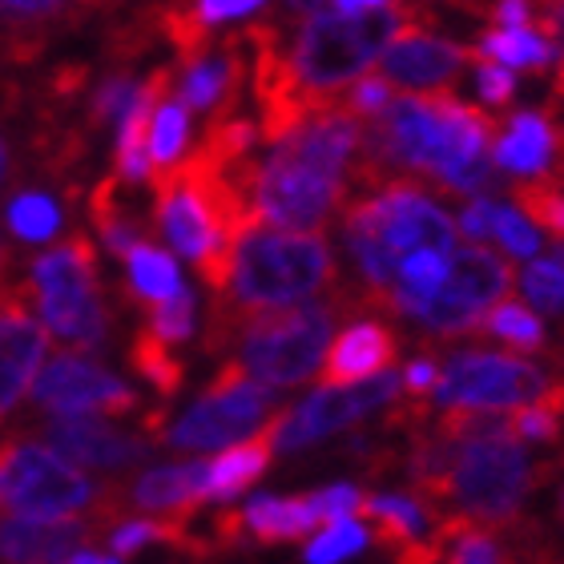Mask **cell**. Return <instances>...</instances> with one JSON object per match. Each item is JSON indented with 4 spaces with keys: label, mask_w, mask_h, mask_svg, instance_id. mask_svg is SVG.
<instances>
[{
    "label": "cell",
    "mask_w": 564,
    "mask_h": 564,
    "mask_svg": "<svg viewBox=\"0 0 564 564\" xmlns=\"http://www.w3.org/2000/svg\"><path fill=\"white\" fill-rule=\"evenodd\" d=\"M347 306H355L351 294L335 291L327 303H299L250 315L238 330V347H242L238 367L271 391L299 388L303 379L315 376L318 359L327 351V335Z\"/></svg>",
    "instance_id": "cell-6"
},
{
    "label": "cell",
    "mask_w": 564,
    "mask_h": 564,
    "mask_svg": "<svg viewBox=\"0 0 564 564\" xmlns=\"http://www.w3.org/2000/svg\"><path fill=\"white\" fill-rule=\"evenodd\" d=\"M427 21H432V12L395 33V41L383 48V57L371 69L379 82H388L391 89H412V94L415 89H444L456 82V73L468 65L471 53L444 36H432Z\"/></svg>",
    "instance_id": "cell-13"
},
{
    "label": "cell",
    "mask_w": 564,
    "mask_h": 564,
    "mask_svg": "<svg viewBox=\"0 0 564 564\" xmlns=\"http://www.w3.org/2000/svg\"><path fill=\"white\" fill-rule=\"evenodd\" d=\"M492 210H496V202H488V198L468 202V210L459 214V230H464V238H488L492 235Z\"/></svg>",
    "instance_id": "cell-42"
},
{
    "label": "cell",
    "mask_w": 564,
    "mask_h": 564,
    "mask_svg": "<svg viewBox=\"0 0 564 564\" xmlns=\"http://www.w3.org/2000/svg\"><path fill=\"white\" fill-rule=\"evenodd\" d=\"M315 500V512L323 524H347V520L359 512V500L364 496L355 492L351 484H335V488H323L318 496H311Z\"/></svg>",
    "instance_id": "cell-39"
},
{
    "label": "cell",
    "mask_w": 564,
    "mask_h": 564,
    "mask_svg": "<svg viewBox=\"0 0 564 564\" xmlns=\"http://www.w3.org/2000/svg\"><path fill=\"white\" fill-rule=\"evenodd\" d=\"M153 335V339L162 343H186L189 335H194V299H189V291H182L177 299H170V303H158L150 306V327H145Z\"/></svg>",
    "instance_id": "cell-34"
},
{
    "label": "cell",
    "mask_w": 564,
    "mask_h": 564,
    "mask_svg": "<svg viewBox=\"0 0 564 564\" xmlns=\"http://www.w3.org/2000/svg\"><path fill=\"white\" fill-rule=\"evenodd\" d=\"M89 218H94L97 235L106 238L109 254H126L130 259L133 250L141 247V223L130 214V206L118 198V177H109L89 194Z\"/></svg>",
    "instance_id": "cell-25"
},
{
    "label": "cell",
    "mask_w": 564,
    "mask_h": 564,
    "mask_svg": "<svg viewBox=\"0 0 564 564\" xmlns=\"http://www.w3.org/2000/svg\"><path fill=\"white\" fill-rule=\"evenodd\" d=\"M488 17H492L500 29H532L529 4H496V9H488Z\"/></svg>",
    "instance_id": "cell-43"
},
{
    "label": "cell",
    "mask_w": 564,
    "mask_h": 564,
    "mask_svg": "<svg viewBox=\"0 0 564 564\" xmlns=\"http://www.w3.org/2000/svg\"><path fill=\"white\" fill-rule=\"evenodd\" d=\"M182 145H186V109L177 101H165L153 118V138H150V165L153 174H170L177 170V158H182Z\"/></svg>",
    "instance_id": "cell-31"
},
{
    "label": "cell",
    "mask_w": 564,
    "mask_h": 564,
    "mask_svg": "<svg viewBox=\"0 0 564 564\" xmlns=\"http://www.w3.org/2000/svg\"><path fill=\"white\" fill-rule=\"evenodd\" d=\"M355 517H364L371 524L376 541L391 549V556L408 544L423 541V524H427L415 496H364Z\"/></svg>",
    "instance_id": "cell-23"
},
{
    "label": "cell",
    "mask_w": 564,
    "mask_h": 564,
    "mask_svg": "<svg viewBox=\"0 0 564 564\" xmlns=\"http://www.w3.org/2000/svg\"><path fill=\"white\" fill-rule=\"evenodd\" d=\"M496 165L508 174H520L524 182L553 174L556 158H561V130L553 121L536 113V109H520L508 121V130L496 138Z\"/></svg>",
    "instance_id": "cell-20"
},
{
    "label": "cell",
    "mask_w": 564,
    "mask_h": 564,
    "mask_svg": "<svg viewBox=\"0 0 564 564\" xmlns=\"http://www.w3.org/2000/svg\"><path fill=\"white\" fill-rule=\"evenodd\" d=\"M364 544H367V529H359L351 520L347 524H330L323 536H315V541L306 544V564H339L359 553Z\"/></svg>",
    "instance_id": "cell-35"
},
{
    "label": "cell",
    "mask_w": 564,
    "mask_h": 564,
    "mask_svg": "<svg viewBox=\"0 0 564 564\" xmlns=\"http://www.w3.org/2000/svg\"><path fill=\"white\" fill-rule=\"evenodd\" d=\"M520 286L529 294V303H536L549 315H561L564 311V271L553 259H536L524 267L520 274Z\"/></svg>",
    "instance_id": "cell-33"
},
{
    "label": "cell",
    "mask_w": 564,
    "mask_h": 564,
    "mask_svg": "<svg viewBox=\"0 0 564 564\" xmlns=\"http://www.w3.org/2000/svg\"><path fill=\"white\" fill-rule=\"evenodd\" d=\"M553 379L541 367L517 355L492 351H459L444 364L435 400L447 412H508V408H529L549 391Z\"/></svg>",
    "instance_id": "cell-9"
},
{
    "label": "cell",
    "mask_w": 564,
    "mask_h": 564,
    "mask_svg": "<svg viewBox=\"0 0 564 564\" xmlns=\"http://www.w3.org/2000/svg\"><path fill=\"white\" fill-rule=\"evenodd\" d=\"M484 335H492V339H505L508 347H517V351H541L544 347V327L541 318L532 315L529 306L517 303V299H505V303H496L480 323Z\"/></svg>",
    "instance_id": "cell-30"
},
{
    "label": "cell",
    "mask_w": 564,
    "mask_h": 564,
    "mask_svg": "<svg viewBox=\"0 0 564 564\" xmlns=\"http://www.w3.org/2000/svg\"><path fill=\"white\" fill-rule=\"evenodd\" d=\"M170 82H174V69H158V73H153L150 82L138 89L130 113H126V121H121L118 177H126V182H141V177H150L153 118H158V109H162L165 97H170Z\"/></svg>",
    "instance_id": "cell-22"
},
{
    "label": "cell",
    "mask_w": 564,
    "mask_h": 564,
    "mask_svg": "<svg viewBox=\"0 0 564 564\" xmlns=\"http://www.w3.org/2000/svg\"><path fill=\"white\" fill-rule=\"evenodd\" d=\"M549 259H553L556 267H561V271H564V242H556V247H553V254H549Z\"/></svg>",
    "instance_id": "cell-46"
},
{
    "label": "cell",
    "mask_w": 564,
    "mask_h": 564,
    "mask_svg": "<svg viewBox=\"0 0 564 564\" xmlns=\"http://www.w3.org/2000/svg\"><path fill=\"white\" fill-rule=\"evenodd\" d=\"M471 65H476V85H480L484 106H492V109L508 106V101H512V89H517L512 73L492 65V61H480V57H471Z\"/></svg>",
    "instance_id": "cell-40"
},
{
    "label": "cell",
    "mask_w": 564,
    "mask_h": 564,
    "mask_svg": "<svg viewBox=\"0 0 564 564\" xmlns=\"http://www.w3.org/2000/svg\"><path fill=\"white\" fill-rule=\"evenodd\" d=\"M492 235L500 238L508 247V254H520V259H529L541 250V235L524 223V214L517 206H496L492 210Z\"/></svg>",
    "instance_id": "cell-36"
},
{
    "label": "cell",
    "mask_w": 564,
    "mask_h": 564,
    "mask_svg": "<svg viewBox=\"0 0 564 564\" xmlns=\"http://www.w3.org/2000/svg\"><path fill=\"white\" fill-rule=\"evenodd\" d=\"M130 364L138 367V376H145L153 383V391L162 395V403H170L186 383V364L170 351V343L153 339L150 330H138V339L130 347Z\"/></svg>",
    "instance_id": "cell-29"
},
{
    "label": "cell",
    "mask_w": 564,
    "mask_h": 564,
    "mask_svg": "<svg viewBox=\"0 0 564 564\" xmlns=\"http://www.w3.org/2000/svg\"><path fill=\"white\" fill-rule=\"evenodd\" d=\"M403 388V379L395 371H383V376L367 379V383H355V388H339V391H315L306 395L299 408H286L282 415V432H279V447L286 452H299V447L315 444L323 435L343 432L359 423L364 415L379 412L383 403L395 400V391Z\"/></svg>",
    "instance_id": "cell-12"
},
{
    "label": "cell",
    "mask_w": 564,
    "mask_h": 564,
    "mask_svg": "<svg viewBox=\"0 0 564 564\" xmlns=\"http://www.w3.org/2000/svg\"><path fill=\"white\" fill-rule=\"evenodd\" d=\"M17 291L24 306L41 315V327L53 330L57 339L82 351L106 347L109 306L97 279V250L82 230L65 238L57 250L29 262V279Z\"/></svg>",
    "instance_id": "cell-5"
},
{
    "label": "cell",
    "mask_w": 564,
    "mask_h": 564,
    "mask_svg": "<svg viewBox=\"0 0 564 564\" xmlns=\"http://www.w3.org/2000/svg\"><path fill=\"white\" fill-rule=\"evenodd\" d=\"M364 121L330 101L282 138L267 162H250L242 194L254 226L318 235L339 206L347 210V174L364 150Z\"/></svg>",
    "instance_id": "cell-2"
},
{
    "label": "cell",
    "mask_w": 564,
    "mask_h": 564,
    "mask_svg": "<svg viewBox=\"0 0 564 564\" xmlns=\"http://www.w3.org/2000/svg\"><path fill=\"white\" fill-rule=\"evenodd\" d=\"M343 242L364 279V294H359L364 306L388 311L395 274L412 254L420 250L456 254V223L415 177H395L388 186L347 202Z\"/></svg>",
    "instance_id": "cell-4"
},
{
    "label": "cell",
    "mask_w": 564,
    "mask_h": 564,
    "mask_svg": "<svg viewBox=\"0 0 564 564\" xmlns=\"http://www.w3.org/2000/svg\"><path fill=\"white\" fill-rule=\"evenodd\" d=\"M556 53L561 48L553 41H544L536 29H492L471 48V57L492 61L500 69H544L556 61Z\"/></svg>",
    "instance_id": "cell-24"
},
{
    "label": "cell",
    "mask_w": 564,
    "mask_h": 564,
    "mask_svg": "<svg viewBox=\"0 0 564 564\" xmlns=\"http://www.w3.org/2000/svg\"><path fill=\"white\" fill-rule=\"evenodd\" d=\"M126 262H130V291L138 294V299H145L150 306L170 303V299H177V294H182L177 267H174V259H170L165 250L150 247V242H141V247L133 250Z\"/></svg>",
    "instance_id": "cell-28"
},
{
    "label": "cell",
    "mask_w": 564,
    "mask_h": 564,
    "mask_svg": "<svg viewBox=\"0 0 564 564\" xmlns=\"http://www.w3.org/2000/svg\"><path fill=\"white\" fill-rule=\"evenodd\" d=\"M48 330L24 306L17 286H0V420L33 388L45 364Z\"/></svg>",
    "instance_id": "cell-14"
},
{
    "label": "cell",
    "mask_w": 564,
    "mask_h": 564,
    "mask_svg": "<svg viewBox=\"0 0 564 564\" xmlns=\"http://www.w3.org/2000/svg\"><path fill=\"white\" fill-rule=\"evenodd\" d=\"M400 355V335L395 327L379 323V318H364L351 323L339 339L330 343L327 359L318 367V391H339L367 383V379L383 376Z\"/></svg>",
    "instance_id": "cell-16"
},
{
    "label": "cell",
    "mask_w": 564,
    "mask_h": 564,
    "mask_svg": "<svg viewBox=\"0 0 564 564\" xmlns=\"http://www.w3.org/2000/svg\"><path fill=\"white\" fill-rule=\"evenodd\" d=\"M33 403L53 415H97L101 420V415L133 412L138 395L94 359L77 351H57L36 376Z\"/></svg>",
    "instance_id": "cell-11"
},
{
    "label": "cell",
    "mask_w": 564,
    "mask_h": 564,
    "mask_svg": "<svg viewBox=\"0 0 564 564\" xmlns=\"http://www.w3.org/2000/svg\"><path fill=\"white\" fill-rule=\"evenodd\" d=\"M69 564H118V561H109V556H101V553H77Z\"/></svg>",
    "instance_id": "cell-44"
},
{
    "label": "cell",
    "mask_w": 564,
    "mask_h": 564,
    "mask_svg": "<svg viewBox=\"0 0 564 564\" xmlns=\"http://www.w3.org/2000/svg\"><path fill=\"white\" fill-rule=\"evenodd\" d=\"M206 471L210 459H189V464H174V468H153L133 484L126 508H141V512H162L165 520H182L186 524L202 505H206Z\"/></svg>",
    "instance_id": "cell-19"
},
{
    "label": "cell",
    "mask_w": 564,
    "mask_h": 564,
    "mask_svg": "<svg viewBox=\"0 0 564 564\" xmlns=\"http://www.w3.org/2000/svg\"><path fill=\"white\" fill-rule=\"evenodd\" d=\"M403 388H408V400L427 403V395H435V388H440V367L432 359H415L403 376Z\"/></svg>",
    "instance_id": "cell-41"
},
{
    "label": "cell",
    "mask_w": 564,
    "mask_h": 564,
    "mask_svg": "<svg viewBox=\"0 0 564 564\" xmlns=\"http://www.w3.org/2000/svg\"><path fill=\"white\" fill-rule=\"evenodd\" d=\"M512 282H517V271H512L508 259H500L496 250L480 247V242L464 247L447 262V279L440 286V294L415 318L427 330L444 335V339L480 330L488 306L500 303L505 294L512 299Z\"/></svg>",
    "instance_id": "cell-10"
},
{
    "label": "cell",
    "mask_w": 564,
    "mask_h": 564,
    "mask_svg": "<svg viewBox=\"0 0 564 564\" xmlns=\"http://www.w3.org/2000/svg\"><path fill=\"white\" fill-rule=\"evenodd\" d=\"M133 97H138V89H133V82L126 77V73L109 77V82L94 94V101H89V126H106V121H113V118L126 121Z\"/></svg>",
    "instance_id": "cell-38"
},
{
    "label": "cell",
    "mask_w": 564,
    "mask_h": 564,
    "mask_svg": "<svg viewBox=\"0 0 564 564\" xmlns=\"http://www.w3.org/2000/svg\"><path fill=\"white\" fill-rule=\"evenodd\" d=\"M330 286H335V250L323 235L250 230L247 238H238L226 291L214 294L210 303L206 351H226L250 315L299 306V299H315Z\"/></svg>",
    "instance_id": "cell-3"
},
{
    "label": "cell",
    "mask_w": 564,
    "mask_h": 564,
    "mask_svg": "<svg viewBox=\"0 0 564 564\" xmlns=\"http://www.w3.org/2000/svg\"><path fill=\"white\" fill-rule=\"evenodd\" d=\"M61 210L45 194H17L9 206V230L24 242H45L57 235Z\"/></svg>",
    "instance_id": "cell-32"
},
{
    "label": "cell",
    "mask_w": 564,
    "mask_h": 564,
    "mask_svg": "<svg viewBox=\"0 0 564 564\" xmlns=\"http://www.w3.org/2000/svg\"><path fill=\"white\" fill-rule=\"evenodd\" d=\"M512 202L520 206L524 223L536 235H553V242H564V177L549 174L536 182H517L512 186Z\"/></svg>",
    "instance_id": "cell-26"
},
{
    "label": "cell",
    "mask_w": 564,
    "mask_h": 564,
    "mask_svg": "<svg viewBox=\"0 0 564 564\" xmlns=\"http://www.w3.org/2000/svg\"><path fill=\"white\" fill-rule=\"evenodd\" d=\"M4 174H9V145L0 138V182H4Z\"/></svg>",
    "instance_id": "cell-45"
},
{
    "label": "cell",
    "mask_w": 564,
    "mask_h": 564,
    "mask_svg": "<svg viewBox=\"0 0 564 564\" xmlns=\"http://www.w3.org/2000/svg\"><path fill=\"white\" fill-rule=\"evenodd\" d=\"M279 400L271 388H262L242 371L238 364L218 367L210 388L202 391L198 403L174 423V432L165 435L182 452H210V447H235L238 440L262 432V420L271 423L279 415Z\"/></svg>",
    "instance_id": "cell-8"
},
{
    "label": "cell",
    "mask_w": 564,
    "mask_h": 564,
    "mask_svg": "<svg viewBox=\"0 0 564 564\" xmlns=\"http://www.w3.org/2000/svg\"><path fill=\"white\" fill-rule=\"evenodd\" d=\"M435 541L444 544L447 564H508L505 549L496 541V529L468 524V520H440L435 524Z\"/></svg>",
    "instance_id": "cell-27"
},
{
    "label": "cell",
    "mask_w": 564,
    "mask_h": 564,
    "mask_svg": "<svg viewBox=\"0 0 564 564\" xmlns=\"http://www.w3.org/2000/svg\"><path fill=\"white\" fill-rule=\"evenodd\" d=\"M101 500L89 476L36 440H0V517L4 520H73Z\"/></svg>",
    "instance_id": "cell-7"
},
{
    "label": "cell",
    "mask_w": 564,
    "mask_h": 564,
    "mask_svg": "<svg viewBox=\"0 0 564 564\" xmlns=\"http://www.w3.org/2000/svg\"><path fill=\"white\" fill-rule=\"evenodd\" d=\"M41 435H45V447H53L61 459L89 464V468H130L150 452V440L113 432L97 415H53Z\"/></svg>",
    "instance_id": "cell-15"
},
{
    "label": "cell",
    "mask_w": 564,
    "mask_h": 564,
    "mask_svg": "<svg viewBox=\"0 0 564 564\" xmlns=\"http://www.w3.org/2000/svg\"><path fill=\"white\" fill-rule=\"evenodd\" d=\"M339 106L351 113V118H359V121H376L383 109L391 106V85L388 82H379L376 73H364L359 82L347 89V94L339 97Z\"/></svg>",
    "instance_id": "cell-37"
},
{
    "label": "cell",
    "mask_w": 564,
    "mask_h": 564,
    "mask_svg": "<svg viewBox=\"0 0 564 564\" xmlns=\"http://www.w3.org/2000/svg\"><path fill=\"white\" fill-rule=\"evenodd\" d=\"M496 121L452 94L391 97V106L364 130L355 177L367 194L395 182V170H423L447 194L471 202L496 186Z\"/></svg>",
    "instance_id": "cell-1"
},
{
    "label": "cell",
    "mask_w": 564,
    "mask_h": 564,
    "mask_svg": "<svg viewBox=\"0 0 564 564\" xmlns=\"http://www.w3.org/2000/svg\"><path fill=\"white\" fill-rule=\"evenodd\" d=\"M282 415H286V408H282L259 435H250V440H242V444L226 447L218 459H210V471H206V500H230V496H242L250 484L259 480L262 471H267V464H271L274 447H279Z\"/></svg>",
    "instance_id": "cell-21"
},
{
    "label": "cell",
    "mask_w": 564,
    "mask_h": 564,
    "mask_svg": "<svg viewBox=\"0 0 564 564\" xmlns=\"http://www.w3.org/2000/svg\"><path fill=\"white\" fill-rule=\"evenodd\" d=\"M97 520H4L0 524V564H69L77 544L101 536Z\"/></svg>",
    "instance_id": "cell-18"
},
{
    "label": "cell",
    "mask_w": 564,
    "mask_h": 564,
    "mask_svg": "<svg viewBox=\"0 0 564 564\" xmlns=\"http://www.w3.org/2000/svg\"><path fill=\"white\" fill-rule=\"evenodd\" d=\"M318 524H323V520H318L311 496H294V500L259 496V500H250L247 508L218 517L214 536L223 544H238V541L282 544V541H303Z\"/></svg>",
    "instance_id": "cell-17"
}]
</instances>
